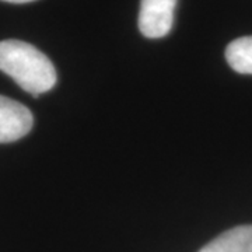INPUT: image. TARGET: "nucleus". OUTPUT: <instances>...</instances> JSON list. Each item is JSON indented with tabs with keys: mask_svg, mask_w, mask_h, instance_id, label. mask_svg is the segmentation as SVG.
Instances as JSON below:
<instances>
[{
	"mask_svg": "<svg viewBox=\"0 0 252 252\" xmlns=\"http://www.w3.org/2000/svg\"><path fill=\"white\" fill-rule=\"evenodd\" d=\"M3 1H9V3H17V4H21V3H30V1H35V0H3Z\"/></svg>",
	"mask_w": 252,
	"mask_h": 252,
	"instance_id": "6",
	"label": "nucleus"
},
{
	"mask_svg": "<svg viewBox=\"0 0 252 252\" xmlns=\"http://www.w3.org/2000/svg\"><path fill=\"white\" fill-rule=\"evenodd\" d=\"M32 124L34 118L27 107L0 95V143H11L24 137Z\"/></svg>",
	"mask_w": 252,
	"mask_h": 252,
	"instance_id": "3",
	"label": "nucleus"
},
{
	"mask_svg": "<svg viewBox=\"0 0 252 252\" xmlns=\"http://www.w3.org/2000/svg\"><path fill=\"white\" fill-rule=\"evenodd\" d=\"M199 252H252V225L234 227L206 244Z\"/></svg>",
	"mask_w": 252,
	"mask_h": 252,
	"instance_id": "4",
	"label": "nucleus"
},
{
	"mask_svg": "<svg viewBox=\"0 0 252 252\" xmlns=\"http://www.w3.org/2000/svg\"><path fill=\"white\" fill-rule=\"evenodd\" d=\"M0 70L34 97L56 84V70L49 58L34 45L17 39L0 42Z\"/></svg>",
	"mask_w": 252,
	"mask_h": 252,
	"instance_id": "1",
	"label": "nucleus"
},
{
	"mask_svg": "<svg viewBox=\"0 0 252 252\" xmlns=\"http://www.w3.org/2000/svg\"><path fill=\"white\" fill-rule=\"evenodd\" d=\"M230 67L241 74H252V36H243L230 42L225 49Z\"/></svg>",
	"mask_w": 252,
	"mask_h": 252,
	"instance_id": "5",
	"label": "nucleus"
},
{
	"mask_svg": "<svg viewBox=\"0 0 252 252\" xmlns=\"http://www.w3.org/2000/svg\"><path fill=\"white\" fill-rule=\"evenodd\" d=\"M177 0H142L139 30L147 38H162L171 31Z\"/></svg>",
	"mask_w": 252,
	"mask_h": 252,
	"instance_id": "2",
	"label": "nucleus"
}]
</instances>
